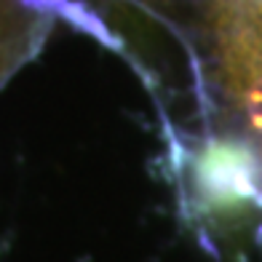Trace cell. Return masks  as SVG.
<instances>
[{"label": "cell", "mask_w": 262, "mask_h": 262, "mask_svg": "<svg viewBox=\"0 0 262 262\" xmlns=\"http://www.w3.org/2000/svg\"><path fill=\"white\" fill-rule=\"evenodd\" d=\"M204 80L220 128L217 150L262 195V0H211Z\"/></svg>", "instance_id": "1"}, {"label": "cell", "mask_w": 262, "mask_h": 262, "mask_svg": "<svg viewBox=\"0 0 262 262\" xmlns=\"http://www.w3.org/2000/svg\"><path fill=\"white\" fill-rule=\"evenodd\" d=\"M49 16L30 0H0V86L40 46Z\"/></svg>", "instance_id": "2"}]
</instances>
